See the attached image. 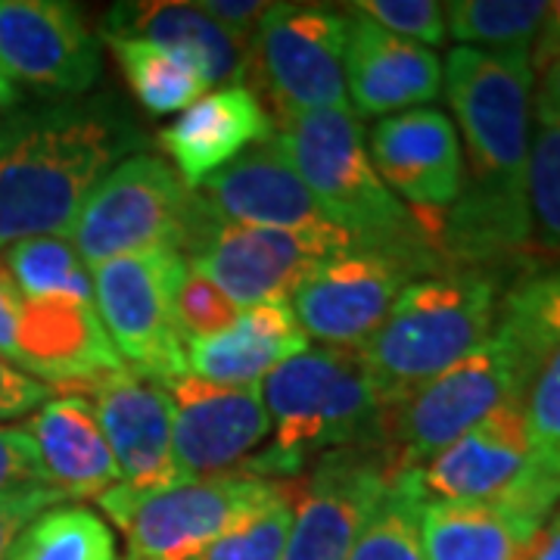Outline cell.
Masks as SVG:
<instances>
[{
    "label": "cell",
    "mask_w": 560,
    "mask_h": 560,
    "mask_svg": "<svg viewBox=\"0 0 560 560\" xmlns=\"http://www.w3.org/2000/svg\"><path fill=\"white\" fill-rule=\"evenodd\" d=\"M529 381L511 342L492 334L440 377L423 383L418 393L383 405L374 427V442L393 470H411L433 458L445 445L464 436L474 423L504 405H523Z\"/></svg>",
    "instance_id": "52a82bcc"
},
{
    "label": "cell",
    "mask_w": 560,
    "mask_h": 560,
    "mask_svg": "<svg viewBox=\"0 0 560 560\" xmlns=\"http://www.w3.org/2000/svg\"><path fill=\"white\" fill-rule=\"evenodd\" d=\"M533 458L560 474V346L536 374L523 401Z\"/></svg>",
    "instance_id": "e575fe53"
},
{
    "label": "cell",
    "mask_w": 560,
    "mask_h": 560,
    "mask_svg": "<svg viewBox=\"0 0 560 560\" xmlns=\"http://www.w3.org/2000/svg\"><path fill=\"white\" fill-rule=\"evenodd\" d=\"M300 492L302 482L287 480L280 499L271 508H265L256 521L241 526L237 533L209 545L197 560H283Z\"/></svg>",
    "instance_id": "d6a6232c"
},
{
    "label": "cell",
    "mask_w": 560,
    "mask_h": 560,
    "mask_svg": "<svg viewBox=\"0 0 560 560\" xmlns=\"http://www.w3.org/2000/svg\"><path fill=\"white\" fill-rule=\"evenodd\" d=\"M346 32L349 16L318 3H271L253 35V72L259 101L283 121L315 113L346 109ZM352 109V106H349Z\"/></svg>",
    "instance_id": "9c48e42d"
},
{
    "label": "cell",
    "mask_w": 560,
    "mask_h": 560,
    "mask_svg": "<svg viewBox=\"0 0 560 560\" xmlns=\"http://www.w3.org/2000/svg\"><path fill=\"white\" fill-rule=\"evenodd\" d=\"M287 480L221 474L138 492L119 482L97 504L121 529L128 560H197L280 499Z\"/></svg>",
    "instance_id": "8992f818"
},
{
    "label": "cell",
    "mask_w": 560,
    "mask_h": 560,
    "mask_svg": "<svg viewBox=\"0 0 560 560\" xmlns=\"http://www.w3.org/2000/svg\"><path fill=\"white\" fill-rule=\"evenodd\" d=\"M7 271L22 300H72L94 305V278L75 246L62 234L32 237L7 249ZM97 308V305H94Z\"/></svg>",
    "instance_id": "f1b7e54d"
},
{
    "label": "cell",
    "mask_w": 560,
    "mask_h": 560,
    "mask_svg": "<svg viewBox=\"0 0 560 560\" xmlns=\"http://www.w3.org/2000/svg\"><path fill=\"white\" fill-rule=\"evenodd\" d=\"M420 541L427 560H514L523 545L489 501H423Z\"/></svg>",
    "instance_id": "484cf974"
},
{
    "label": "cell",
    "mask_w": 560,
    "mask_h": 560,
    "mask_svg": "<svg viewBox=\"0 0 560 560\" xmlns=\"http://www.w3.org/2000/svg\"><path fill=\"white\" fill-rule=\"evenodd\" d=\"M275 135V121L261 106L259 94L249 84L219 88L194 106H187L178 119L160 135L162 150L172 156L178 178L197 190L224 165L241 156L246 147H259Z\"/></svg>",
    "instance_id": "603a6c76"
},
{
    "label": "cell",
    "mask_w": 560,
    "mask_h": 560,
    "mask_svg": "<svg viewBox=\"0 0 560 560\" xmlns=\"http://www.w3.org/2000/svg\"><path fill=\"white\" fill-rule=\"evenodd\" d=\"M103 38L160 44L190 62L206 88H237L253 72V38L224 28L200 3L135 0L116 3L103 20Z\"/></svg>",
    "instance_id": "44dd1931"
},
{
    "label": "cell",
    "mask_w": 560,
    "mask_h": 560,
    "mask_svg": "<svg viewBox=\"0 0 560 560\" xmlns=\"http://www.w3.org/2000/svg\"><path fill=\"white\" fill-rule=\"evenodd\" d=\"M442 91L464 143V187L440 219L436 249L445 265L501 268L529 253L533 243L529 150L536 75L529 54L452 47L442 62Z\"/></svg>",
    "instance_id": "6da1fadb"
},
{
    "label": "cell",
    "mask_w": 560,
    "mask_h": 560,
    "mask_svg": "<svg viewBox=\"0 0 560 560\" xmlns=\"http://www.w3.org/2000/svg\"><path fill=\"white\" fill-rule=\"evenodd\" d=\"M504 275L489 265H448L411 280L381 330L359 349L361 364L383 405L418 393L495 327Z\"/></svg>",
    "instance_id": "277c9868"
},
{
    "label": "cell",
    "mask_w": 560,
    "mask_h": 560,
    "mask_svg": "<svg viewBox=\"0 0 560 560\" xmlns=\"http://www.w3.org/2000/svg\"><path fill=\"white\" fill-rule=\"evenodd\" d=\"M555 62H560V0L545 7V16H541L539 32L536 40L529 47V66H533V75L551 69Z\"/></svg>",
    "instance_id": "b9f144b4"
},
{
    "label": "cell",
    "mask_w": 560,
    "mask_h": 560,
    "mask_svg": "<svg viewBox=\"0 0 560 560\" xmlns=\"http://www.w3.org/2000/svg\"><path fill=\"white\" fill-rule=\"evenodd\" d=\"M545 0H452L442 3L445 32L460 47L489 54H529Z\"/></svg>",
    "instance_id": "83f0119b"
},
{
    "label": "cell",
    "mask_w": 560,
    "mask_h": 560,
    "mask_svg": "<svg viewBox=\"0 0 560 560\" xmlns=\"http://www.w3.org/2000/svg\"><path fill=\"white\" fill-rule=\"evenodd\" d=\"M197 194L219 219L293 234L330 259L361 249L342 228L327 219V212L271 140L246 150L212 178L202 180Z\"/></svg>",
    "instance_id": "4fadbf2b"
},
{
    "label": "cell",
    "mask_w": 560,
    "mask_h": 560,
    "mask_svg": "<svg viewBox=\"0 0 560 560\" xmlns=\"http://www.w3.org/2000/svg\"><path fill=\"white\" fill-rule=\"evenodd\" d=\"M62 495L54 486H25L13 492H0V560H10L13 545L50 508L62 504Z\"/></svg>",
    "instance_id": "74e56055"
},
{
    "label": "cell",
    "mask_w": 560,
    "mask_h": 560,
    "mask_svg": "<svg viewBox=\"0 0 560 560\" xmlns=\"http://www.w3.org/2000/svg\"><path fill=\"white\" fill-rule=\"evenodd\" d=\"M200 7L212 20L221 22L224 28L253 38L256 28H259L261 16L268 13L271 3H261V0H202Z\"/></svg>",
    "instance_id": "60d3db41"
},
{
    "label": "cell",
    "mask_w": 560,
    "mask_h": 560,
    "mask_svg": "<svg viewBox=\"0 0 560 560\" xmlns=\"http://www.w3.org/2000/svg\"><path fill=\"white\" fill-rule=\"evenodd\" d=\"M200 212V197L160 156L121 160L84 200L69 231L88 268L143 249H184Z\"/></svg>",
    "instance_id": "ba28073f"
},
{
    "label": "cell",
    "mask_w": 560,
    "mask_h": 560,
    "mask_svg": "<svg viewBox=\"0 0 560 560\" xmlns=\"http://www.w3.org/2000/svg\"><path fill=\"white\" fill-rule=\"evenodd\" d=\"M138 147L135 125L106 101L0 119V249L66 237L94 187Z\"/></svg>",
    "instance_id": "7a4b0ae2"
},
{
    "label": "cell",
    "mask_w": 560,
    "mask_h": 560,
    "mask_svg": "<svg viewBox=\"0 0 560 560\" xmlns=\"http://www.w3.org/2000/svg\"><path fill=\"white\" fill-rule=\"evenodd\" d=\"M533 452L523 405H504L445 445L411 480L423 501H495L523 474Z\"/></svg>",
    "instance_id": "d6986e66"
},
{
    "label": "cell",
    "mask_w": 560,
    "mask_h": 560,
    "mask_svg": "<svg viewBox=\"0 0 560 560\" xmlns=\"http://www.w3.org/2000/svg\"><path fill=\"white\" fill-rule=\"evenodd\" d=\"M368 156L381 180L411 212L442 219L464 187V153L455 121L420 106L381 119L368 135Z\"/></svg>",
    "instance_id": "ac0fdd59"
},
{
    "label": "cell",
    "mask_w": 560,
    "mask_h": 560,
    "mask_svg": "<svg viewBox=\"0 0 560 560\" xmlns=\"http://www.w3.org/2000/svg\"><path fill=\"white\" fill-rule=\"evenodd\" d=\"M22 293L13 275L0 261V359L16 368V334H20Z\"/></svg>",
    "instance_id": "ab89813d"
},
{
    "label": "cell",
    "mask_w": 560,
    "mask_h": 560,
    "mask_svg": "<svg viewBox=\"0 0 560 560\" xmlns=\"http://www.w3.org/2000/svg\"><path fill=\"white\" fill-rule=\"evenodd\" d=\"M346 32V97L364 119L420 109L442 94V60L423 44L396 38L381 25L349 10Z\"/></svg>",
    "instance_id": "ffe728a7"
},
{
    "label": "cell",
    "mask_w": 560,
    "mask_h": 560,
    "mask_svg": "<svg viewBox=\"0 0 560 560\" xmlns=\"http://www.w3.org/2000/svg\"><path fill=\"white\" fill-rule=\"evenodd\" d=\"M180 256L237 308L293 300L302 283L330 261L293 234L219 219L202 200Z\"/></svg>",
    "instance_id": "7c38bea8"
},
{
    "label": "cell",
    "mask_w": 560,
    "mask_h": 560,
    "mask_svg": "<svg viewBox=\"0 0 560 560\" xmlns=\"http://www.w3.org/2000/svg\"><path fill=\"white\" fill-rule=\"evenodd\" d=\"M0 69L44 94H81L101 79V40L75 3L0 0Z\"/></svg>",
    "instance_id": "2e32d148"
},
{
    "label": "cell",
    "mask_w": 560,
    "mask_h": 560,
    "mask_svg": "<svg viewBox=\"0 0 560 560\" xmlns=\"http://www.w3.org/2000/svg\"><path fill=\"white\" fill-rule=\"evenodd\" d=\"M261 399L275 433L237 474L293 480L334 448L374 442L381 396L359 349H305L261 381Z\"/></svg>",
    "instance_id": "5b68a950"
},
{
    "label": "cell",
    "mask_w": 560,
    "mask_h": 560,
    "mask_svg": "<svg viewBox=\"0 0 560 560\" xmlns=\"http://www.w3.org/2000/svg\"><path fill=\"white\" fill-rule=\"evenodd\" d=\"M94 305L72 300H25L16 334V371L44 386H72L121 368Z\"/></svg>",
    "instance_id": "7402d4cb"
},
{
    "label": "cell",
    "mask_w": 560,
    "mask_h": 560,
    "mask_svg": "<svg viewBox=\"0 0 560 560\" xmlns=\"http://www.w3.org/2000/svg\"><path fill=\"white\" fill-rule=\"evenodd\" d=\"M47 399H50V386L32 381L28 374L0 359V423L38 411Z\"/></svg>",
    "instance_id": "f35d334b"
},
{
    "label": "cell",
    "mask_w": 560,
    "mask_h": 560,
    "mask_svg": "<svg viewBox=\"0 0 560 560\" xmlns=\"http://www.w3.org/2000/svg\"><path fill=\"white\" fill-rule=\"evenodd\" d=\"M558 511H560V508H558Z\"/></svg>",
    "instance_id": "bcb514c9"
},
{
    "label": "cell",
    "mask_w": 560,
    "mask_h": 560,
    "mask_svg": "<svg viewBox=\"0 0 560 560\" xmlns=\"http://www.w3.org/2000/svg\"><path fill=\"white\" fill-rule=\"evenodd\" d=\"M187 275L178 249H143L91 268L94 305L128 368L165 383L187 374L184 340L175 324V293Z\"/></svg>",
    "instance_id": "30bf717a"
},
{
    "label": "cell",
    "mask_w": 560,
    "mask_h": 560,
    "mask_svg": "<svg viewBox=\"0 0 560 560\" xmlns=\"http://www.w3.org/2000/svg\"><path fill=\"white\" fill-rule=\"evenodd\" d=\"M10 560H116V536L97 511L57 504L28 523Z\"/></svg>",
    "instance_id": "f546056e"
},
{
    "label": "cell",
    "mask_w": 560,
    "mask_h": 560,
    "mask_svg": "<svg viewBox=\"0 0 560 560\" xmlns=\"http://www.w3.org/2000/svg\"><path fill=\"white\" fill-rule=\"evenodd\" d=\"M393 474L396 470L377 442H359L320 455L302 482L283 560L349 558Z\"/></svg>",
    "instance_id": "5bb4252c"
},
{
    "label": "cell",
    "mask_w": 560,
    "mask_h": 560,
    "mask_svg": "<svg viewBox=\"0 0 560 560\" xmlns=\"http://www.w3.org/2000/svg\"><path fill=\"white\" fill-rule=\"evenodd\" d=\"M25 430L38 445L47 482L62 499H101L121 482L116 455L84 396L57 393L28 418Z\"/></svg>",
    "instance_id": "d4e9b609"
},
{
    "label": "cell",
    "mask_w": 560,
    "mask_h": 560,
    "mask_svg": "<svg viewBox=\"0 0 560 560\" xmlns=\"http://www.w3.org/2000/svg\"><path fill=\"white\" fill-rule=\"evenodd\" d=\"M529 219L533 243L560 259V121L539 125L529 150Z\"/></svg>",
    "instance_id": "1f68e13d"
},
{
    "label": "cell",
    "mask_w": 560,
    "mask_h": 560,
    "mask_svg": "<svg viewBox=\"0 0 560 560\" xmlns=\"http://www.w3.org/2000/svg\"><path fill=\"white\" fill-rule=\"evenodd\" d=\"M25 486H50L38 445L28 436L25 423H0V492Z\"/></svg>",
    "instance_id": "8d00e7d4"
},
{
    "label": "cell",
    "mask_w": 560,
    "mask_h": 560,
    "mask_svg": "<svg viewBox=\"0 0 560 560\" xmlns=\"http://www.w3.org/2000/svg\"><path fill=\"white\" fill-rule=\"evenodd\" d=\"M533 116L539 125L560 121V62L541 72L539 88L533 91Z\"/></svg>",
    "instance_id": "ee69618b"
},
{
    "label": "cell",
    "mask_w": 560,
    "mask_h": 560,
    "mask_svg": "<svg viewBox=\"0 0 560 560\" xmlns=\"http://www.w3.org/2000/svg\"><path fill=\"white\" fill-rule=\"evenodd\" d=\"M420 508L423 499L415 489L411 470L393 474L346 560H427L420 541Z\"/></svg>",
    "instance_id": "4dcf8cb0"
},
{
    "label": "cell",
    "mask_w": 560,
    "mask_h": 560,
    "mask_svg": "<svg viewBox=\"0 0 560 560\" xmlns=\"http://www.w3.org/2000/svg\"><path fill=\"white\" fill-rule=\"evenodd\" d=\"M172 399V445L184 480L237 474L271 436L261 386L231 389L190 374L165 383Z\"/></svg>",
    "instance_id": "e0dca14e"
},
{
    "label": "cell",
    "mask_w": 560,
    "mask_h": 560,
    "mask_svg": "<svg viewBox=\"0 0 560 560\" xmlns=\"http://www.w3.org/2000/svg\"><path fill=\"white\" fill-rule=\"evenodd\" d=\"M308 349V337L290 302H261L241 312L228 330L206 340L184 342L187 374L212 386L249 389Z\"/></svg>",
    "instance_id": "cb8c5ba5"
},
{
    "label": "cell",
    "mask_w": 560,
    "mask_h": 560,
    "mask_svg": "<svg viewBox=\"0 0 560 560\" xmlns=\"http://www.w3.org/2000/svg\"><path fill=\"white\" fill-rule=\"evenodd\" d=\"M349 10L361 13L374 25H381L389 35L423 44L430 50L440 47L448 35L442 3H433V0H359Z\"/></svg>",
    "instance_id": "d590c367"
},
{
    "label": "cell",
    "mask_w": 560,
    "mask_h": 560,
    "mask_svg": "<svg viewBox=\"0 0 560 560\" xmlns=\"http://www.w3.org/2000/svg\"><path fill=\"white\" fill-rule=\"evenodd\" d=\"M57 393H75L91 401L125 486L147 492L184 482L172 445V399L165 386L121 364Z\"/></svg>",
    "instance_id": "9a60e30c"
},
{
    "label": "cell",
    "mask_w": 560,
    "mask_h": 560,
    "mask_svg": "<svg viewBox=\"0 0 560 560\" xmlns=\"http://www.w3.org/2000/svg\"><path fill=\"white\" fill-rule=\"evenodd\" d=\"M436 271H442V265L433 261L381 249H352L324 261L293 293L290 308L308 340L334 349H361L381 330L401 290Z\"/></svg>",
    "instance_id": "8fae6325"
},
{
    "label": "cell",
    "mask_w": 560,
    "mask_h": 560,
    "mask_svg": "<svg viewBox=\"0 0 560 560\" xmlns=\"http://www.w3.org/2000/svg\"><path fill=\"white\" fill-rule=\"evenodd\" d=\"M514 560H560V511H555L529 539L523 541Z\"/></svg>",
    "instance_id": "7bdbcfd3"
},
{
    "label": "cell",
    "mask_w": 560,
    "mask_h": 560,
    "mask_svg": "<svg viewBox=\"0 0 560 560\" xmlns=\"http://www.w3.org/2000/svg\"><path fill=\"white\" fill-rule=\"evenodd\" d=\"M271 143L318 200L327 219L361 249H381L442 265L433 231L386 187L368 156L355 113L315 109L275 128Z\"/></svg>",
    "instance_id": "3957f363"
},
{
    "label": "cell",
    "mask_w": 560,
    "mask_h": 560,
    "mask_svg": "<svg viewBox=\"0 0 560 560\" xmlns=\"http://www.w3.org/2000/svg\"><path fill=\"white\" fill-rule=\"evenodd\" d=\"M106 44L119 62L131 94L150 116L162 119L172 113H184L202 97L206 81L178 54L138 38H106Z\"/></svg>",
    "instance_id": "4316f807"
},
{
    "label": "cell",
    "mask_w": 560,
    "mask_h": 560,
    "mask_svg": "<svg viewBox=\"0 0 560 560\" xmlns=\"http://www.w3.org/2000/svg\"><path fill=\"white\" fill-rule=\"evenodd\" d=\"M16 103V84L3 75V69H0V109H7V106H13Z\"/></svg>",
    "instance_id": "f6af8a7d"
},
{
    "label": "cell",
    "mask_w": 560,
    "mask_h": 560,
    "mask_svg": "<svg viewBox=\"0 0 560 560\" xmlns=\"http://www.w3.org/2000/svg\"><path fill=\"white\" fill-rule=\"evenodd\" d=\"M237 318H241V308L228 300L212 280L202 278L200 271L187 265V275L175 293V324H178L180 340L190 342L215 337Z\"/></svg>",
    "instance_id": "836d02e7"
}]
</instances>
